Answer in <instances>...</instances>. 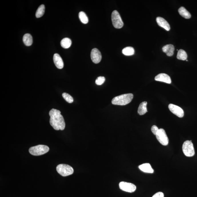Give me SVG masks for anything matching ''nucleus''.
Segmentation results:
<instances>
[{"instance_id":"25","label":"nucleus","mask_w":197,"mask_h":197,"mask_svg":"<svg viewBox=\"0 0 197 197\" xmlns=\"http://www.w3.org/2000/svg\"><path fill=\"white\" fill-rule=\"evenodd\" d=\"M105 78L104 77L100 76L98 77L95 81V83L97 85H101L105 82Z\"/></svg>"},{"instance_id":"21","label":"nucleus","mask_w":197,"mask_h":197,"mask_svg":"<svg viewBox=\"0 0 197 197\" xmlns=\"http://www.w3.org/2000/svg\"><path fill=\"white\" fill-rule=\"evenodd\" d=\"M122 52L124 55L130 56V55H132L134 54V49L133 47H127L123 49Z\"/></svg>"},{"instance_id":"20","label":"nucleus","mask_w":197,"mask_h":197,"mask_svg":"<svg viewBox=\"0 0 197 197\" xmlns=\"http://www.w3.org/2000/svg\"><path fill=\"white\" fill-rule=\"evenodd\" d=\"M177 58L178 59L182 60H186L187 59V55L186 51L182 49L178 50Z\"/></svg>"},{"instance_id":"16","label":"nucleus","mask_w":197,"mask_h":197,"mask_svg":"<svg viewBox=\"0 0 197 197\" xmlns=\"http://www.w3.org/2000/svg\"><path fill=\"white\" fill-rule=\"evenodd\" d=\"M147 104V102L146 101L142 102L140 104L138 108V112L140 116L145 114L148 112L146 108Z\"/></svg>"},{"instance_id":"11","label":"nucleus","mask_w":197,"mask_h":197,"mask_svg":"<svg viewBox=\"0 0 197 197\" xmlns=\"http://www.w3.org/2000/svg\"><path fill=\"white\" fill-rule=\"evenodd\" d=\"M155 80L157 81L163 82L168 84L171 83V79L168 75L165 73H160L155 77Z\"/></svg>"},{"instance_id":"14","label":"nucleus","mask_w":197,"mask_h":197,"mask_svg":"<svg viewBox=\"0 0 197 197\" xmlns=\"http://www.w3.org/2000/svg\"><path fill=\"white\" fill-rule=\"evenodd\" d=\"M162 49L163 52L166 53L167 56L170 57L174 55V47L173 45L172 44L166 45L162 47Z\"/></svg>"},{"instance_id":"7","label":"nucleus","mask_w":197,"mask_h":197,"mask_svg":"<svg viewBox=\"0 0 197 197\" xmlns=\"http://www.w3.org/2000/svg\"><path fill=\"white\" fill-rule=\"evenodd\" d=\"M156 136L157 140L162 145L164 146H166L168 144V138L166 132L164 129H159Z\"/></svg>"},{"instance_id":"23","label":"nucleus","mask_w":197,"mask_h":197,"mask_svg":"<svg viewBox=\"0 0 197 197\" xmlns=\"http://www.w3.org/2000/svg\"><path fill=\"white\" fill-rule=\"evenodd\" d=\"M79 16L81 21L84 24L88 23V19L85 13L83 11H81L79 13Z\"/></svg>"},{"instance_id":"8","label":"nucleus","mask_w":197,"mask_h":197,"mask_svg":"<svg viewBox=\"0 0 197 197\" xmlns=\"http://www.w3.org/2000/svg\"><path fill=\"white\" fill-rule=\"evenodd\" d=\"M119 186L121 190L128 192H134L136 190V186L135 185L129 182H120L119 184Z\"/></svg>"},{"instance_id":"10","label":"nucleus","mask_w":197,"mask_h":197,"mask_svg":"<svg viewBox=\"0 0 197 197\" xmlns=\"http://www.w3.org/2000/svg\"><path fill=\"white\" fill-rule=\"evenodd\" d=\"M91 57L93 63L98 64L100 63L102 59L101 53L97 48L92 49L91 51Z\"/></svg>"},{"instance_id":"28","label":"nucleus","mask_w":197,"mask_h":197,"mask_svg":"<svg viewBox=\"0 0 197 197\" xmlns=\"http://www.w3.org/2000/svg\"><path fill=\"white\" fill-rule=\"evenodd\" d=\"M186 61H188V60H187V59H186Z\"/></svg>"},{"instance_id":"26","label":"nucleus","mask_w":197,"mask_h":197,"mask_svg":"<svg viewBox=\"0 0 197 197\" xmlns=\"http://www.w3.org/2000/svg\"><path fill=\"white\" fill-rule=\"evenodd\" d=\"M159 129H158V128L156 126L153 125V126L152 127L151 131L154 135H156L158 131L159 130Z\"/></svg>"},{"instance_id":"22","label":"nucleus","mask_w":197,"mask_h":197,"mask_svg":"<svg viewBox=\"0 0 197 197\" xmlns=\"http://www.w3.org/2000/svg\"><path fill=\"white\" fill-rule=\"evenodd\" d=\"M45 11V6L44 5H42L38 8L37 10L35 16L37 18H40L43 16V14H44Z\"/></svg>"},{"instance_id":"15","label":"nucleus","mask_w":197,"mask_h":197,"mask_svg":"<svg viewBox=\"0 0 197 197\" xmlns=\"http://www.w3.org/2000/svg\"><path fill=\"white\" fill-rule=\"evenodd\" d=\"M139 168L140 170L144 172L152 174L154 172L152 168L149 163H145L140 165Z\"/></svg>"},{"instance_id":"5","label":"nucleus","mask_w":197,"mask_h":197,"mask_svg":"<svg viewBox=\"0 0 197 197\" xmlns=\"http://www.w3.org/2000/svg\"><path fill=\"white\" fill-rule=\"evenodd\" d=\"M182 150L184 154L186 156L191 157L195 155L194 145L191 141H186L183 144Z\"/></svg>"},{"instance_id":"1","label":"nucleus","mask_w":197,"mask_h":197,"mask_svg":"<svg viewBox=\"0 0 197 197\" xmlns=\"http://www.w3.org/2000/svg\"><path fill=\"white\" fill-rule=\"evenodd\" d=\"M61 113L60 111L54 108L51 109L49 112L50 117V124L55 130H63L65 128V124L64 118Z\"/></svg>"},{"instance_id":"3","label":"nucleus","mask_w":197,"mask_h":197,"mask_svg":"<svg viewBox=\"0 0 197 197\" xmlns=\"http://www.w3.org/2000/svg\"><path fill=\"white\" fill-rule=\"evenodd\" d=\"M49 150V148L47 146L39 145L31 147L29 149V152L32 155L38 156L45 154Z\"/></svg>"},{"instance_id":"19","label":"nucleus","mask_w":197,"mask_h":197,"mask_svg":"<svg viewBox=\"0 0 197 197\" xmlns=\"http://www.w3.org/2000/svg\"><path fill=\"white\" fill-rule=\"evenodd\" d=\"M61 45L62 47L65 49H68L71 47L72 44V41L69 38H63L61 41Z\"/></svg>"},{"instance_id":"17","label":"nucleus","mask_w":197,"mask_h":197,"mask_svg":"<svg viewBox=\"0 0 197 197\" xmlns=\"http://www.w3.org/2000/svg\"><path fill=\"white\" fill-rule=\"evenodd\" d=\"M178 11L179 14L186 19H188L191 18V16L190 13L183 7L180 8Z\"/></svg>"},{"instance_id":"4","label":"nucleus","mask_w":197,"mask_h":197,"mask_svg":"<svg viewBox=\"0 0 197 197\" xmlns=\"http://www.w3.org/2000/svg\"><path fill=\"white\" fill-rule=\"evenodd\" d=\"M56 170L60 175L65 177L71 175L73 173V168L68 165L60 164L57 165Z\"/></svg>"},{"instance_id":"12","label":"nucleus","mask_w":197,"mask_h":197,"mask_svg":"<svg viewBox=\"0 0 197 197\" xmlns=\"http://www.w3.org/2000/svg\"><path fill=\"white\" fill-rule=\"evenodd\" d=\"M53 61L57 68L62 69L64 67V64L62 59L59 54L55 53L53 56Z\"/></svg>"},{"instance_id":"9","label":"nucleus","mask_w":197,"mask_h":197,"mask_svg":"<svg viewBox=\"0 0 197 197\" xmlns=\"http://www.w3.org/2000/svg\"><path fill=\"white\" fill-rule=\"evenodd\" d=\"M168 108L172 113L176 115L178 117L182 118L184 116V112L183 110L180 107L174 105V104H170L168 106Z\"/></svg>"},{"instance_id":"18","label":"nucleus","mask_w":197,"mask_h":197,"mask_svg":"<svg viewBox=\"0 0 197 197\" xmlns=\"http://www.w3.org/2000/svg\"><path fill=\"white\" fill-rule=\"evenodd\" d=\"M23 41L26 46H31L33 43L32 37L30 34H25L23 37Z\"/></svg>"},{"instance_id":"24","label":"nucleus","mask_w":197,"mask_h":197,"mask_svg":"<svg viewBox=\"0 0 197 197\" xmlns=\"http://www.w3.org/2000/svg\"><path fill=\"white\" fill-rule=\"evenodd\" d=\"M62 96L67 102L71 104L73 101V97L68 93H63L62 94Z\"/></svg>"},{"instance_id":"2","label":"nucleus","mask_w":197,"mask_h":197,"mask_svg":"<svg viewBox=\"0 0 197 197\" xmlns=\"http://www.w3.org/2000/svg\"><path fill=\"white\" fill-rule=\"evenodd\" d=\"M133 98V94H125L114 98L112 100V103L114 105H126L130 103Z\"/></svg>"},{"instance_id":"13","label":"nucleus","mask_w":197,"mask_h":197,"mask_svg":"<svg viewBox=\"0 0 197 197\" xmlns=\"http://www.w3.org/2000/svg\"><path fill=\"white\" fill-rule=\"evenodd\" d=\"M156 21L158 25L168 31H170V24L164 18L161 17H157L156 18Z\"/></svg>"},{"instance_id":"6","label":"nucleus","mask_w":197,"mask_h":197,"mask_svg":"<svg viewBox=\"0 0 197 197\" xmlns=\"http://www.w3.org/2000/svg\"><path fill=\"white\" fill-rule=\"evenodd\" d=\"M112 24L117 29H121L124 26V23L118 11L114 10L112 13Z\"/></svg>"},{"instance_id":"27","label":"nucleus","mask_w":197,"mask_h":197,"mask_svg":"<svg viewBox=\"0 0 197 197\" xmlns=\"http://www.w3.org/2000/svg\"><path fill=\"white\" fill-rule=\"evenodd\" d=\"M152 197H164V194L162 192H158L156 193Z\"/></svg>"}]
</instances>
